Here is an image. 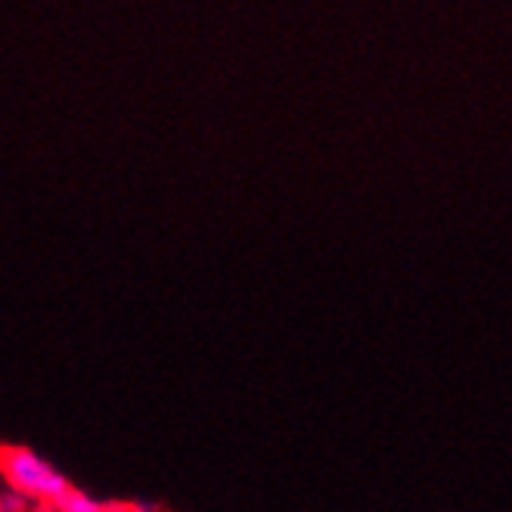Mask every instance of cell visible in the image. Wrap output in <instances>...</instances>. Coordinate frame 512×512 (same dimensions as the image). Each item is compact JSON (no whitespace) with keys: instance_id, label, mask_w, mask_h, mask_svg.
Returning a JSON list of instances; mask_svg holds the SVG:
<instances>
[{"instance_id":"obj_4","label":"cell","mask_w":512,"mask_h":512,"mask_svg":"<svg viewBox=\"0 0 512 512\" xmlns=\"http://www.w3.org/2000/svg\"><path fill=\"white\" fill-rule=\"evenodd\" d=\"M28 512H59V509H56V503H32Z\"/></svg>"},{"instance_id":"obj_1","label":"cell","mask_w":512,"mask_h":512,"mask_svg":"<svg viewBox=\"0 0 512 512\" xmlns=\"http://www.w3.org/2000/svg\"><path fill=\"white\" fill-rule=\"evenodd\" d=\"M0 478L28 503H56L72 488L63 472L28 447H0Z\"/></svg>"},{"instance_id":"obj_2","label":"cell","mask_w":512,"mask_h":512,"mask_svg":"<svg viewBox=\"0 0 512 512\" xmlns=\"http://www.w3.org/2000/svg\"><path fill=\"white\" fill-rule=\"evenodd\" d=\"M56 509L59 512H122V506H112L106 500H97V497L75 491V488H69L63 497L56 500Z\"/></svg>"},{"instance_id":"obj_3","label":"cell","mask_w":512,"mask_h":512,"mask_svg":"<svg viewBox=\"0 0 512 512\" xmlns=\"http://www.w3.org/2000/svg\"><path fill=\"white\" fill-rule=\"evenodd\" d=\"M28 503L19 491H13V488H4L0 491V512H28Z\"/></svg>"}]
</instances>
